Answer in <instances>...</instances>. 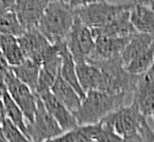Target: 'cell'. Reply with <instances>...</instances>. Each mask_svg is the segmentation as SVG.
Returning <instances> with one entry per match:
<instances>
[{
	"instance_id": "21",
	"label": "cell",
	"mask_w": 154,
	"mask_h": 142,
	"mask_svg": "<svg viewBox=\"0 0 154 142\" xmlns=\"http://www.w3.org/2000/svg\"><path fill=\"white\" fill-rule=\"evenodd\" d=\"M11 71H12L14 76L20 81V82H22L23 85L29 87L35 93L38 78H39V72H41V65L35 64L34 62H32L29 59H26L25 62L18 66L11 68Z\"/></svg>"
},
{
	"instance_id": "10",
	"label": "cell",
	"mask_w": 154,
	"mask_h": 142,
	"mask_svg": "<svg viewBox=\"0 0 154 142\" xmlns=\"http://www.w3.org/2000/svg\"><path fill=\"white\" fill-rule=\"evenodd\" d=\"M132 102L137 106L144 118L152 116L154 113V65L144 74L137 77L133 90Z\"/></svg>"
},
{
	"instance_id": "23",
	"label": "cell",
	"mask_w": 154,
	"mask_h": 142,
	"mask_svg": "<svg viewBox=\"0 0 154 142\" xmlns=\"http://www.w3.org/2000/svg\"><path fill=\"white\" fill-rule=\"evenodd\" d=\"M3 103H4V110H5V118L11 121V123L20 129L26 136H27V129H26V118L18 106L12 100L10 94L8 93L6 88L3 90Z\"/></svg>"
},
{
	"instance_id": "34",
	"label": "cell",
	"mask_w": 154,
	"mask_h": 142,
	"mask_svg": "<svg viewBox=\"0 0 154 142\" xmlns=\"http://www.w3.org/2000/svg\"><path fill=\"white\" fill-rule=\"evenodd\" d=\"M0 142H8L5 140V136H4V132H3V128L0 125Z\"/></svg>"
},
{
	"instance_id": "32",
	"label": "cell",
	"mask_w": 154,
	"mask_h": 142,
	"mask_svg": "<svg viewBox=\"0 0 154 142\" xmlns=\"http://www.w3.org/2000/svg\"><path fill=\"white\" fill-rule=\"evenodd\" d=\"M121 142H142V137L140 134H137V135H133V136L124 137Z\"/></svg>"
},
{
	"instance_id": "27",
	"label": "cell",
	"mask_w": 154,
	"mask_h": 142,
	"mask_svg": "<svg viewBox=\"0 0 154 142\" xmlns=\"http://www.w3.org/2000/svg\"><path fill=\"white\" fill-rule=\"evenodd\" d=\"M2 128H3L5 140L8 142H32L20 129L16 128L8 119H5L3 121Z\"/></svg>"
},
{
	"instance_id": "9",
	"label": "cell",
	"mask_w": 154,
	"mask_h": 142,
	"mask_svg": "<svg viewBox=\"0 0 154 142\" xmlns=\"http://www.w3.org/2000/svg\"><path fill=\"white\" fill-rule=\"evenodd\" d=\"M5 88H6L8 93L10 94V97L12 98V100L23 113L26 121L27 123H32L35 110H37V104H38L39 97L29 87H27L26 85L20 82V81L14 76L11 70L5 78Z\"/></svg>"
},
{
	"instance_id": "25",
	"label": "cell",
	"mask_w": 154,
	"mask_h": 142,
	"mask_svg": "<svg viewBox=\"0 0 154 142\" xmlns=\"http://www.w3.org/2000/svg\"><path fill=\"white\" fill-rule=\"evenodd\" d=\"M23 28L18 24L17 17L14 14V11H8L4 14H0V33L14 36V37H20L23 33Z\"/></svg>"
},
{
	"instance_id": "11",
	"label": "cell",
	"mask_w": 154,
	"mask_h": 142,
	"mask_svg": "<svg viewBox=\"0 0 154 142\" xmlns=\"http://www.w3.org/2000/svg\"><path fill=\"white\" fill-rule=\"evenodd\" d=\"M49 2L45 0H18L15 2L12 11L23 31L38 27Z\"/></svg>"
},
{
	"instance_id": "16",
	"label": "cell",
	"mask_w": 154,
	"mask_h": 142,
	"mask_svg": "<svg viewBox=\"0 0 154 142\" xmlns=\"http://www.w3.org/2000/svg\"><path fill=\"white\" fill-rule=\"evenodd\" d=\"M57 46L59 49L60 56H61V66H60V76L66 81V82L79 93V96L81 97V99L83 100L86 97V93L83 92V90L81 88L80 84H79V78H77V74H76V63L73 58L71 56L70 52L66 48L65 42H61Z\"/></svg>"
},
{
	"instance_id": "13",
	"label": "cell",
	"mask_w": 154,
	"mask_h": 142,
	"mask_svg": "<svg viewBox=\"0 0 154 142\" xmlns=\"http://www.w3.org/2000/svg\"><path fill=\"white\" fill-rule=\"evenodd\" d=\"M131 38V37H130ZM130 38H111V37H97L95 46L92 56L87 63H97L103 60H110L121 56L124 49L126 48Z\"/></svg>"
},
{
	"instance_id": "29",
	"label": "cell",
	"mask_w": 154,
	"mask_h": 142,
	"mask_svg": "<svg viewBox=\"0 0 154 142\" xmlns=\"http://www.w3.org/2000/svg\"><path fill=\"white\" fill-rule=\"evenodd\" d=\"M10 70H11V68H10L9 63L6 62L3 53L0 52V88L2 90L5 88V78H6L8 74L10 72Z\"/></svg>"
},
{
	"instance_id": "30",
	"label": "cell",
	"mask_w": 154,
	"mask_h": 142,
	"mask_svg": "<svg viewBox=\"0 0 154 142\" xmlns=\"http://www.w3.org/2000/svg\"><path fill=\"white\" fill-rule=\"evenodd\" d=\"M14 4H15L14 0H0V14L11 11Z\"/></svg>"
},
{
	"instance_id": "8",
	"label": "cell",
	"mask_w": 154,
	"mask_h": 142,
	"mask_svg": "<svg viewBox=\"0 0 154 142\" xmlns=\"http://www.w3.org/2000/svg\"><path fill=\"white\" fill-rule=\"evenodd\" d=\"M26 129L27 137L32 142H45L48 140L59 137L64 134L55 119L48 113L41 99H38L33 121L26 124Z\"/></svg>"
},
{
	"instance_id": "22",
	"label": "cell",
	"mask_w": 154,
	"mask_h": 142,
	"mask_svg": "<svg viewBox=\"0 0 154 142\" xmlns=\"http://www.w3.org/2000/svg\"><path fill=\"white\" fill-rule=\"evenodd\" d=\"M0 52L5 56L10 68L18 66L26 60V58L20 48V44L17 42V38L14 36H8V34L0 33Z\"/></svg>"
},
{
	"instance_id": "35",
	"label": "cell",
	"mask_w": 154,
	"mask_h": 142,
	"mask_svg": "<svg viewBox=\"0 0 154 142\" xmlns=\"http://www.w3.org/2000/svg\"><path fill=\"white\" fill-rule=\"evenodd\" d=\"M152 118H153V120H154V113H153V115H152Z\"/></svg>"
},
{
	"instance_id": "14",
	"label": "cell",
	"mask_w": 154,
	"mask_h": 142,
	"mask_svg": "<svg viewBox=\"0 0 154 142\" xmlns=\"http://www.w3.org/2000/svg\"><path fill=\"white\" fill-rule=\"evenodd\" d=\"M130 20L137 33L154 36V2H133Z\"/></svg>"
},
{
	"instance_id": "19",
	"label": "cell",
	"mask_w": 154,
	"mask_h": 142,
	"mask_svg": "<svg viewBox=\"0 0 154 142\" xmlns=\"http://www.w3.org/2000/svg\"><path fill=\"white\" fill-rule=\"evenodd\" d=\"M61 66V56L59 55L55 59H51L49 62L41 65L39 78H38V85L35 90V94L39 97L47 92H50L56 77L60 74Z\"/></svg>"
},
{
	"instance_id": "18",
	"label": "cell",
	"mask_w": 154,
	"mask_h": 142,
	"mask_svg": "<svg viewBox=\"0 0 154 142\" xmlns=\"http://www.w3.org/2000/svg\"><path fill=\"white\" fill-rule=\"evenodd\" d=\"M50 92L60 100V102L73 114L77 112V109L80 108L81 103H82V99L81 97L79 96V93H77L66 81L60 76L56 77L55 82L50 90Z\"/></svg>"
},
{
	"instance_id": "28",
	"label": "cell",
	"mask_w": 154,
	"mask_h": 142,
	"mask_svg": "<svg viewBox=\"0 0 154 142\" xmlns=\"http://www.w3.org/2000/svg\"><path fill=\"white\" fill-rule=\"evenodd\" d=\"M138 134L142 137V142H154V129L150 128L147 119L143 120Z\"/></svg>"
},
{
	"instance_id": "2",
	"label": "cell",
	"mask_w": 154,
	"mask_h": 142,
	"mask_svg": "<svg viewBox=\"0 0 154 142\" xmlns=\"http://www.w3.org/2000/svg\"><path fill=\"white\" fill-rule=\"evenodd\" d=\"M126 96H112L102 91H91L86 93L85 99L73 116L79 126L95 125L109 114L124 106Z\"/></svg>"
},
{
	"instance_id": "5",
	"label": "cell",
	"mask_w": 154,
	"mask_h": 142,
	"mask_svg": "<svg viewBox=\"0 0 154 142\" xmlns=\"http://www.w3.org/2000/svg\"><path fill=\"white\" fill-rule=\"evenodd\" d=\"M17 42L25 58L32 60L38 65H43L44 63L60 55L57 46L49 43V40L38 28L25 31L20 37H17Z\"/></svg>"
},
{
	"instance_id": "3",
	"label": "cell",
	"mask_w": 154,
	"mask_h": 142,
	"mask_svg": "<svg viewBox=\"0 0 154 142\" xmlns=\"http://www.w3.org/2000/svg\"><path fill=\"white\" fill-rule=\"evenodd\" d=\"M91 64L95 65L102 72V85L99 91L112 96H127L128 93H133L138 76L131 75L126 71L121 56Z\"/></svg>"
},
{
	"instance_id": "6",
	"label": "cell",
	"mask_w": 154,
	"mask_h": 142,
	"mask_svg": "<svg viewBox=\"0 0 154 142\" xmlns=\"http://www.w3.org/2000/svg\"><path fill=\"white\" fill-rule=\"evenodd\" d=\"M65 44L75 63H85L94 52L95 38L92 30L83 25L76 16L75 22L65 39Z\"/></svg>"
},
{
	"instance_id": "17",
	"label": "cell",
	"mask_w": 154,
	"mask_h": 142,
	"mask_svg": "<svg viewBox=\"0 0 154 142\" xmlns=\"http://www.w3.org/2000/svg\"><path fill=\"white\" fill-rule=\"evenodd\" d=\"M76 74L79 84L85 93L91 91H99L102 85L100 70L91 63H76Z\"/></svg>"
},
{
	"instance_id": "20",
	"label": "cell",
	"mask_w": 154,
	"mask_h": 142,
	"mask_svg": "<svg viewBox=\"0 0 154 142\" xmlns=\"http://www.w3.org/2000/svg\"><path fill=\"white\" fill-rule=\"evenodd\" d=\"M153 43H154V36L152 34H146V33L133 34L130 38L126 48L124 49L121 54V60H122L124 66L131 63L134 58L141 55L143 52H146Z\"/></svg>"
},
{
	"instance_id": "12",
	"label": "cell",
	"mask_w": 154,
	"mask_h": 142,
	"mask_svg": "<svg viewBox=\"0 0 154 142\" xmlns=\"http://www.w3.org/2000/svg\"><path fill=\"white\" fill-rule=\"evenodd\" d=\"M39 99L42 100L43 106L48 110V113L55 119V121L61 130L65 132H70L75 130L76 128H79V124L73 116V114L57 99L51 92H47L42 96H39Z\"/></svg>"
},
{
	"instance_id": "33",
	"label": "cell",
	"mask_w": 154,
	"mask_h": 142,
	"mask_svg": "<svg viewBox=\"0 0 154 142\" xmlns=\"http://www.w3.org/2000/svg\"><path fill=\"white\" fill-rule=\"evenodd\" d=\"M0 112H4L5 113V110H4V103H3V90L0 88Z\"/></svg>"
},
{
	"instance_id": "1",
	"label": "cell",
	"mask_w": 154,
	"mask_h": 142,
	"mask_svg": "<svg viewBox=\"0 0 154 142\" xmlns=\"http://www.w3.org/2000/svg\"><path fill=\"white\" fill-rule=\"evenodd\" d=\"M75 20L76 12L67 2H49L37 28L55 46L65 42Z\"/></svg>"
},
{
	"instance_id": "4",
	"label": "cell",
	"mask_w": 154,
	"mask_h": 142,
	"mask_svg": "<svg viewBox=\"0 0 154 142\" xmlns=\"http://www.w3.org/2000/svg\"><path fill=\"white\" fill-rule=\"evenodd\" d=\"M133 2L110 3V2H86L83 6L75 10L77 18L91 30L100 28L119 16L124 11L131 10Z\"/></svg>"
},
{
	"instance_id": "15",
	"label": "cell",
	"mask_w": 154,
	"mask_h": 142,
	"mask_svg": "<svg viewBox=\"0 0 154 142\" xmlns=\"http://www.w3.org/2000/svg\"><path fill=\"white\" fill-rule=\"evenodd\" d=\"M94 38L97 37H111V38H130L136 34V30L130 20V10L121 12L108 25L92 30Z\"/></svg>"
},
{
	"instance_id": "26",
	"label": "cell",
	"mask_w": 154,
	"mask_h": 142,
	"mask_svg": "<svg viewBox=\"0 0 154 142\" xmlns=\"http://www.w3.org/2000/svg\"><path fill=\"white\" fill-rule=\"evenodd\" d=\"M92 134L95 142H121L122 141V138L104 120H102L100 123L95 125H92Z\"/></svg>"
},
{
	"instance_id": "7",
	"label": "cell",
	"mask_w": 154,
	"mask_h": 142,
	"mask_svg": "<svg viewBox=\"0 0 154 142\" xmlns=\"http://www.w3.org/2000/svg\"><path fill=\"white\" fill-rule=\"evenodd\" d=\"M144 119L147 118L141 114L136 104L131 102L128 106H122L112 112L103 120L108 123L121 138H124L137 135Z\"/></svg>"
},
{
	"instance_id": "31",
	"label": "cell",
	"mask_w": 154,
	"mask_h": 142,
	"mask_svg": "<svg viewBox=\"0 0 154 142\" xmlns=\"http://www.w3.org/2000/svg\"><path fill=\"white\" fill-rule=\"evenodd\" d=\"M45 142H71V138H70V134H69V132H65V134H63V135L59 136V137L48 140V141H45Z\"/></svg>"
},
{
	"instance_id": "24",
	"label": "cell",
	"mask_w": 154,
	"mask_h": 142,
	"mask_svg": "<svg viewBox=\"0 0 154 142\" xmlns=\"http://www.w3.org/2000/svg\"><path fill=\"white\" fill-rule=\"evenodd\" d=\"M154 65V43L141 55L137 58H134L131 63H128L125 69L128 74L134 75V76H140L148 71L152 66Z\"/></svg>"
}]
</instances>
